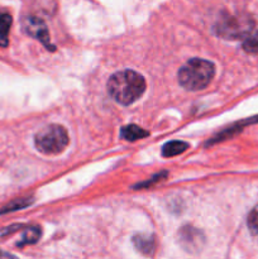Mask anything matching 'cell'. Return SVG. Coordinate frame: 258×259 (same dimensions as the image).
Segmentation results:
<instances>
[{
	"label": "cell",
	"mask_w": 258,
	"mask_h": 259,
	"mask_svg": "<svg viewBox=\"0 0 258 259\" xmlns=\"http://www.w3.org/2000/svg\"><path fill=\"white\" fill-rule=\"evenodd\" d=\"M187 148H189V144L185 143V142L172 141L164 144L163 148H162V154H163V157H175L184 153Z\"/></svg>",
	"instance_id": "10"
},
{
	"label": "cell",
	"mask_w": 258,
	"mask_h": 259,
	"mask_svg": "<svg viewBox=\"0 0 258 259\" xmlns=\"http://www.w3.org/2000/svg\"><path fill=\"white\" fill-rule=\"evenodd\" d=\"M0 257H12V255L8 254V253H2V252H0Z\"/></svg>",
	"instance_id": "15"
},
{
	"label": "cell",
	"mask_w": 258,
	"mask_h": 259,
	"mask_svg": "<svg viewBox=\"0 0 258 259\" xmlns=\"http://www.w3.org/2000/svg\"><path fill=\"white\" fill-rule=\"evenodd\" d=\"M148 136V132L144 131L141 126L136 125V124H129V125H125L120 132V137L125 141L134 142L138 141V139L144 138V137Z\"/></svg>",
	"instance_id": "7"
},
{
	"label": "cell",
	"mask_w": 258,
	"mask_h": 259,
	"mask_svg": "<svg viewBox=\"0 0 258 259\" xmlns=\"http://www.w3.org/2000/svg\"><path fill=\"white\" fill-rule=\"evenodd\" d=\"M215 30L222 38L227 39H244L253 30V22L243 15H227L219 19Z\"/></svg>",
	"instance_id": "4"
},
{
	"label": "cell",
	"mask_w": 258,
	"mask_h": 259,
	"mask_svg": "<svg viewBox=\"0 0 258 259\" xmlns=\"http://www.w3.org/2000/svg\"><path fill=\"white\" fill-rule=\"evenodd\" d=\"M202 239L204 238L201 237V233L197 232L194 228L186 227L181 230V242L185 247L189 248V250L200 248V242Z\"/></svg>",
	"instance_id": "6"
},
{
	"label": "cell",
	"mask_w": 258,
	"mask_h": 259,
	"mask_svg": "<svg viewBox=\"0 0 258 259\" xmlns=\"http://www.w3.org/2000/svg\"><path fill=\"white\" fill-rule=\"evenodd\" d=\"M34 144L40 153L53 156L61 153L67 147L68 134L63 126L51 124L35 134Z\"/></svg>",
	"instance_id": "3"
},
{
	"label": "cell",
	"mask_w": 258,
	"mask_h": 259,
	"mask_svg": "<svg viewBox=\"0 0 258 259\" xmlns=\"http://www.w3.org/2000/svg\"><path fill=\"white\" fill-rule=\"evenodd\" d=\"M24 30L28 33V34L32 35L33 38L39 39L40 42L46 46V48H48V50H53V45H51L50 43V34H48V30L42 20L38 19V18L35 17L25 18Z\"/></svg>",
	"instance_id": "5"
},
{
	"label": "cell",
	"mask_w": 258,
	"mask_h": 259,
	"mask_svg": "<svg viewBox=\"0 0 258 259\" xmlns=\"http://www.w3.org/2000/svg\"><path fill=\"white\" fill-rule=\"evenodd\" d=\"M248 228L253 234H258V205L248 215Z\"/></svg>",
	"instance_id": "14"
},
{
	"label": "cell",
	"mask_w": 258,
	"mask_h": 259,
	"mask_svg": "<svg viewBox=\"0 0 258 259\" xmlns=\"http://www.w3.org/2000/svg\"><path fill=\"white\" fill-rule=\"evenodd\" d=\"M13 19L8 13L0 14V47L4 48L9 45V32Z\"/></svg>",
	"instance_id": "8"
},
{
	"label": "cell",
	"mask_w": 258,
	"mask_h": 259,
	"mask_svg": "<svg viewBox=\"0 0 258 259\" xmlns=\"http://www.w3.org/2000/svg\"><path fill=\"white\" fill-rule=\"evenodd\" d=\"M40 237V229L38 227H30L27 228L23 234L22 240L20 243H18L19 247H23V245H27V244H33V243L38 242Z\"/></svg>",
	"instance_id": "12"
},
{
	"label": "cell",
	"mask_w": 258,
	"mask_h": 259,
	"mask_svg": "<svg viewBox=\"0 0 258 259\" xmlns=\"http://www.w3.org/2000/svg\"><path fill=\"white\" fill-rule=\"evenodd\" d=\"M33 202L32 197H20V199H15L14 201L9 202L8 205H5L2 210H0V214H7V212L17 211V210H22L24 207L29 206Z\"/></svg>",
	"instance_id": "11"
},
{
	"label": "cell",
	"mask_w": 258,
	"mask_h": 259,
	"mask_svg": "<svg viewBox=\"0 0 258 259\" xmlns=\"http://www.w3.org/2000/svg\"><path fill=\"white\" fill-rule=\"evenodd\" d=\"M214 75V63L201 58H191L180 68L179 82L186 90H202L211 82Z\"/></svg>",
	"instance_id": "2"
},
{
	"label": "cell",
	"mask_w": 258,
	"mask_h": 259,
	"mask_svg": "<svg viewBox=\"0 0 258 259\" xmlns=\"http://www.w3.org/2000/svg\"><path fill=\"white\" fill-rule=\"evenodd\" d=\"M243 50L248 53H258V30L250 32L243 40Z\"/></svg>",
	"instance_id": "13"
},
{
	"label": "cell",
	"mask_w": 258,
	"mask_h": 259,
	"mask_svg": "<svg viewBox=\"0 0 258 259\" xmlns=\"http://www.w3.org/2000/svg\"><path fill=\"white\" fill-rule=\"evenodd\" d=\"M134 244L136 248L142 252L143 254H152L154 250V239L153 237H149V235H136L134 237Z\"/></svg>",
	"instance_id": "9"
},
{
	"label": "cell",
	"mask_w": 258,
	"mask_h": 259,
	"mask_svg": "<svg viewBox=\"0 0 258 259\" xmlns=\"http://www.w3.org/2000/svg\"><path fill=\"white\" fill-rule=\"evenodd\" d=\"M146 80L138 72L132 70L119 71L108 81V93L116 103L131 105L143 95Z\"/></svg>",
	"instance_id": "1"
}]
</instances>
